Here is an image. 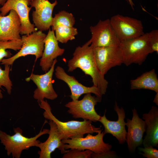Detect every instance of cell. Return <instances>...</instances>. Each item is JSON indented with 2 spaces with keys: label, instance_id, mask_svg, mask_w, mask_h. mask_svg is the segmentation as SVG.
<instances>
[{
  "label": "cell",
  "instance_id": "cell-11",
  "mask_svg": "<svg viewBox=\"0 0 158 158\" xmlns=\"http://www.w3.org/2000/svg\"><path fill=\"white\" fill-rule=\"evenodd\" d=\"M94 52L98 68L104 76L111 68L123 63V52L119 46L94 47Z\"/></svg>",
  "mask_w": 158,
  "mask_h": 158
},
{
  "label": "cell",
  "instance_id": "cell-18",
  "mask_svg": "<svg viewBox=\"0 0 158 158\" xmlns=\"http://www.w3.org/2000/svg\"><path fill=\"white\" fill-rule=\"evenodd\" d=\"M21 24L19 17L13 10L7 16L0 13V41L17 40L21 39Z\"/></svg>",
  "mask_w": 158,
  "mask_h": 158
},
{
  "label": "cell",
  "instance_id": "cell-28",
  "mask_svg": "<svg viewBox=\"0 0 158 158\" xmlns=\"http://www.w3.org/2000/svg\"><path fill=\"white\" fill-rule=\"evenodd\" d=\"M154 147L149 146L140 148L139 150L143 152L142 154L143 156L147 158H158V150Z\"/></svg>",
  "mask_w": 158,
  "mask_h": 158
},
{
  "label": "cell",
  "instance_id": "cell-13",
  "mask_svg": "<svg viewBox=\"0 0 158 158\" xmlns=\"http://www.w3.org/2000/svg\"><path fill=\"white\" fill-rule=\"evenodd\" d=\"M57 1L51 3L48 0H31L30 5L35 10L32 13V20L37 29L41 31L49 30L52 26L53 18L52 14Z\"/></svg>",
  "mask_w": 158,
  "mask_h": 158
},
{
  "label": "cell",
  "instance_id": "cell-29",
  "mask_svg": "<svg viewBox=\"0 0 158 158\" xmlns=\"http://www.w3.org/2000/svg\"><path fill=\"white\" fill-rule=\"evenodd\" d=\"M115 153L114 151H111L101 154H96L93 152L91 157L93 158H100L107 157H115Z\"/></svg>",
  "mask_w": 158,
  "mask_h": 158
},
{
  "label": "cell",
  "instance_id": "cell-23",
  "mask_svg": "<svg viewBox=\"0 0 158 158\" xmlns=\"http://www.w3.org/2000/svg\"><path fill=\"white\" fill-rule=\"evenodd\" d=\"M22 44L21 39L17 40L0 41V63L4 58H7L12 56V54L7 49L16 51L19 50Z\"/></svg>",
  "mask_w": 158,
  "mask_h": 158
},
{
  "label": "cell",
  "instance_id": "cell-16",
  "mask_svg": "<svg viewBox=\"0 0 158 158\" xmlns=\"http://www.w3.org/2000/svg\"><path fill=\"white\" fill-rule=\"evenodd\" d=\"M55 74L57 78L65 82L69 87L71 92L70 96L72 100H78L81 95L88 93L94 94L96 96L102 98V95L97 87L93 85L90 87L83 85L74 76L68 74L61 66L56 67Z\"/></svg>",
  "mask_w": 158,
  "mask_h": 158
},
{
  "label": "cell",
  "instance_id": "cell-24",
  "mask_svg": "<svg viewBox=\"0 0 158 158\" xmlns=\"http://www.w3.org/2000/svg\"><path fill=\"white\" fill-rule=\"evenodd\" d=\"M75 22V18L72 13L64 10L61 11L55 14L53 18L52 29L60 25L73 27Z\"/></svg>",
  "mask_w": 158,
  "mask_h": 158
},
{
  "label": "cell",
  "instance_id": "cell-9",
  "mask_svg": "<svg viewBox=\"0 0 158 158\" xmlns=\"http://www.w3.org/2000/svg\"><path fill=\"white\" fill-rule=\"evenodd\" d=\"M91 38L89 40L94 47L119 46L120 41L111 25L110 19L100 20L95 26H91Z\"/></svg>",
  "mask_w": 158,
  "mask_h": 158
},
{
  "label": "cell",
  "instance_id": "cell-7",
  "mask_svg": "<svg viewBox=\"0 0 158 158\" xmlns=\"http://www.w3.org/2000/svg\"><path fill=\"white\" fill-rule=\"evenodd\" d=\"M102 98L92 96L91 93L86 94L80 100H72L65 106L68 108L67 112L75 118H82L94 122L98 121L101 116L96 112L95 106Z\"/></svg>",
  "mask_w": 158,
  "mask_h": 158
},
{
  "label": "cell",
  "instance_id": "cell-30",
  "mask_svg": "<svg viewBox=\"0 0 158 158\" xmlns=\"http://www.w3.org/2000/svg\"><path fill=\"white\" fill-rule=\"evenodd\" d=\"M153 102L155 103L157 105H158V93H156L154 97Z\"/></svg>",
  "mask_w": 158,
  "mask_h": 158
},
{
  "label": "cell",
  "instance_id": "cell-25",
  "mask_svg": "<svg viewBox=\"0 0 158 158\" xmlns=\"http://www.w3.org/2000/svg\"><path fill=\"white\" fill-rule=\"evenodd\" d=\"M4 69L3 70L0 66V99L3 98V96L0 88L2 86L4 87L7 90V93L10 95L13 84L9 76L10 71V65L5 64Z\"/></svg>",
  "mask_w": 158,
  "mask_h": 158
},
{
  "label": "cell",
  "instance_id": "cell-8",
  "mask_svg": "<svg viewBox=\"0 0 158 158\" xmlns=\"http://www.w3.org/2000/svg\"><path fill=\"white\" fill-rule=\"evenodd\" d=\"M110 20L120 42L138 37L144 33L143 25L140 20L118 14L113 16Z\"/></svg>",
  "mask_w": 158,
  "mask_h": 158
},
{
  "label": "cell",
  "instance_id": "cell-6",
  "mask_svg": "<svg viewBox=\"0 0 158 158\" xmlns=\"http://www.w3.org/2000/svg\"><path fill=\"white\" fill-rule=\"evenodd\" d=\"M100 131L97 135H93L88 134L85 137L73 138L62 140L64 144L65 150L76 149L80 150H89L96 154H101L111 151L112 146L103 141L105 134Z\"/></svg>",
  "mask_w": 158,
  "mask_h": 158
},
{
  "label": "cell",
  "instance_id": "cell-33",
  "mask_svg": "<svg viewBox=\"0 0 158 158\" xmlns=\"http://www.w3.org/2000/svg\"><path fill=\"white\" fill-rule=\"evenodd\" d=\"M30 1H31V0H30Z\"/></svg>",
  "mask_w": 158,
  "mask_h": 158
},
{
  "label": "cell",
  "instance_id": "cell-15",
  "mask_svg": "<svg viewBox=\"0 0 158 158\" xmlns=\"http://www.w3.org/2000/svg\"><path fill=\"white\" fill-rule=\"evenodd\" d=\"M114 109L118 115L117 121H111L107 119L106 116L105 111L104 115L100 116L98 121L103 125L105 134H111L117 139L120 144H122L126 141L127 133L125 129L126 123L124 121L125 111L123 107L119 108L116 101L115 102Z\"/></svg>",
  "mask_w": 158,
  "mask_h": 158
},
{
  "label": "cell",
  "instance_id": "cell-21",
  "mask_svg": "<svg viewBox=\"0 0 158 158\" xmlns=\"http://www.w3.org/2000/svg\"><path fill=\"white\" fill-rule=\"evenodd\" d=\"M130 89H147L158 93V79L155 70L152 69L143 73L130 81Z\"/></svg>",
  "mask_w": 158,
  "mask_h": 158
},
{
  "label": "cell",
  "instance_id": "cell-3",
  "mask_svg": "<svg viewBox=\"0 0 158 158\" xmlns=\"http://www.w3.org/2000/svg\"><path fill=\"white\" fill-rule=\"evenodd\" d=\"M15 134L12 135L0 130V140L5 146L7 154H12L13 158H20L22 151L28 150L30 147L36 146L40 142L37 139L41 136L48 134L49 130L41 129L35 136L28 138L23 135V130L19 127L13 128Z\"/></svg>",
  "mask_w": 158,
  "mask_h": 158
},
{
  "label": "cell",
  "instance_id": "cell-31",
  "mask_svg": "<svg viewBox=\"0 0 158 158\" xmlns=\"http://www.w3.org/2000/svg\"><path fill=\"white\" fill-rule=\"evenodd\" d=\"M130 4L131 7L133 10H134V4L132 0H126Z\"/></svg>",
  "mask_w": 158,
  "mask_h": 158
},
{
  "label": "cell",
  "instance_id": "cell-14",
  "mask_svg": "<svg viewBox=\"0 0 158 158\" xmlns=\"http://www.w3.org/2000/svg\"><path fill=\"white\" fill-rule=\"evenodd\" d=\"M132 119H127L126 126L128 132L126 135V141L129 150L134 152L136 148L142 144L143 136L146 130V124L144 121L140 118L136 110H132Z\"/></svg>",
  "mask_w": 158,
  "mask_h": 158
},
{
  "label": "cell",
  "instance_id": "cell-12",
  "mask_svg": "<svg viewBox=\"0 0 158 158\" xmlns=\"http://www.w3.org/2000/svg\"><path fill=\"white\" fill-rule=\"evenodd\" d=\"M30 0H7L0 8V13L3 16L6 15L11 10L15 11L20 20L21 27L20 34L29 35L37 31L35 26L30 20L29 14L32 7L28 6Z\"/></svg>",
  "mask_w": 158,
  "mask_h": 158
},
{
  "label": "cell",
  "instance_id": "cell-10",
  "mask_svg": "<svg viewBox=\"0 0 158 158\" xmlns=\"http://www.w3.org/2000/svg\"><path fill=\"white\" fill-rule=\"evenodd\" d=\"M57 62L56 59H55L50 69L45 73L38 75L32 73L25 79L27 82L32 81L37 86L34 91L33 97L38 101L44 100L45 98L53 100L58 97L52 82L55 66Z\"/></svg>",
  "mask_w": 158,
  "mask_h": 158
},
{
  "label": "cell",
  "instance_id": "cell-22",
  "mask_svg": "<svg viewBox=\"0 0 158 158\" xmlns=\"http://www.w3.org/2000/svg\"><path fill=\"white\" fill-rule=\"evenodd\" d=\"M52 30L55 32V36L58 41L62 43H66L69 40L75 39V36L78 34L76 28L73 27H68L58 25Z\"/></svg>",
  "mask_w": 158,
  "mask_h": 158
},
{
  "label": "cell",
  "instance_id": "cell-32",
  "mask_svg": "<svg viewBox=\"0 0 158 158\" xmlns=\"http://www.w3.org/2000/svg\"><path fill=\"white\" fill-rule=\"evenodd\" d=\"M7 0H0V6H2L6 2Z\"/></svg>",
  "mask_w": 158,
  "mask_h": 158
},
{
  "label": "cell",
  "instance_id": "cell-1",
  "mask_svg": "<svg viewBox=\"0 0 158 158\" xmlns=\"http://www.w3.org/2000/svg\"><path fill=\"white\" fill-rule=\"evenodd\" d=\"M91 44L89 40L82 46L76 48L72 58L68 61V71L72 72L78 68L80 69L86 75L91 76L93 85L98 88L102 95L106 92L108 82L98 68L94 47Z\"/></svg>",
  "mask_w": 158,
  "mask_h": 158
},
{
  "label": "cell",
  "instance_id": "cell-17",
  "mask_svg": "<svg viewBox=\"0 0 158 158\" xmlns=\"http://www.w3.org/2000/svg\"><path fill=\"white\" fill-rule=\"evenodd\" d=\"M44 42V49L40 65L42 71L47 72L51 67L54 60L63 54L65 49L59 47L54 31L52 30L49 29Z\"/></svg>",
  "mask_w": 158,
  "mask_h": 158
},
{
  "label": "cell",
  "instance_id": "cell-5",
  "mask_svg": "<svg viewBox=\"0 0 158 158\" xmlns=\"http://www.w3.org/2000/svg\"><path fill=\"white\" fill-rule=\"evenodd\" d=\"M46 35L39 30L21 37L23 44L21 49L15 54L7 58H4L0 64L12 65L17 59L29 55L35 57V61L42 56L44 47V40Z\"/></svg>",
  "mask_w": 158,
  "mask_h": 158
},
{
  "label": "cell",
  "instance_id": "cell-2",
  "mask_svg": "<svg viewBox=\"0 0 158 158\" xmlns=\"http://www.w3.org/2000/svg\"><path fill=\"white\" fill-rule=\"evenodd\" d=\"M40 107L44 110L43 115L46 119L54 122L57 125L62 140L63 139L83 137L85 134L97 133L102 129L92 124L91 121H61L52 113L51 107L47 100L38 101Z\"/></svg>",
  "mask_w": 158,
  "mask_h": 158
},
{
  "label": "cell",
  "instance_id": "cell-4",
  "mask_svg": "<svg viewBox=\"0 0 158 158\" xmlns=\"http://www.w3.org/2000/svg\"><path fill=\"white\" fill-rule=\"evenodd\" d=\"M148 33L138 37L121 42L119 47L123 53L126 66L133 63L141 65L150 54L153 53L148 40Z\"/></svg>",
  "mask_w": 158,
  "mask_h": 158
},
{
  "label": "cell",
  "instance_id": "cell-27",
  "mask_svg": "<svg viewBox=\"0 0 158 158\" xmlns=\"http://www.w3.org/2000/svg\"><path fill=\"white\" fill-rule=\"evenodd\" d=\"M148 40L153 52L158 53V30H153L148 33Z\"/></svg>",
  "mask_w": 158,
  "mask_h": 158
},
{
  "label": "cell",
  "instance_id": "cell-26",
  "mask_svg": "<svg viewBox=\"0 0 158 158\" xmlns=\"http://www.w3.org/2000/svg\"><path fill=\"white\" fill-rule=\"evenodd\" d=\"M93 152L89 150H80L76 149L68 150L64 154L63 158H90Z\"/></svg>",
  "mask_w": 158,
  "mask_h": 158
},
{
  "label": "cell",
  "instance_id": "cell-20",
  "mask_svg": "<svg viewBox=\"0 0 158 158\" xmlns=\"http://www.w3.org/2000/svg\"><path fill=\"white\" fill-rule=\"evenodd\" d=\"M146 124V135L143 140L144 147L158 146V109L152 106L148 113L142 114Z\"/></svg>",
  "mask_w": 158,
  "mask_h": 158
},
{
  "label": "cell",
  "instance_id": "cell-19",
  "mask_svg": "<svg viewBox=\"0 0 158 158\" xmlns=\"http://www.w3.org/2000/svg\"><path fill=\"white\" fill-rule=\"evenodd\" d=\"M48 123L50 129L48 133L49 136L47 139L43 142H40L36 146L40 149V150L38 152L40 158H51V153L57 148L60 150L62 154H64L68 151L64 148V144L62 142L55 123L49 120Z\"/></svg>",
  "mask_w": 158,
  "mask_h": 158
}]
</instances>
